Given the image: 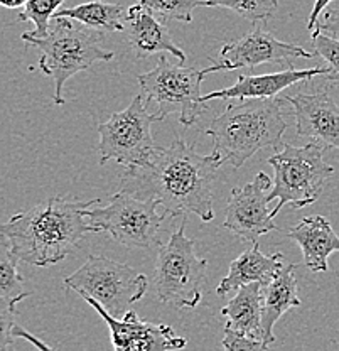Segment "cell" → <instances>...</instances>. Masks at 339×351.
Here are the masks:
<instances>
[{"label": "cell", "instance_id": "cell-29", "mask_svg": "<svg viewBox=\"0 0 339 351\" xmlns=\"http://www.w3.org/2000/svg\"><path fill=\"white\" fill-rule=\"evenodd\" d=\"M324 32L333 38H339V3L338 5H329L323 12V16L317 21L314 32Z\"/></svg>", "mask_w": 339, "mask_h": 351}, {"label": "cell", "instance_id": "cell-10", "mask_svg": "<svg viewBox=\"0 0 339 351\" xmlns=\"http://www.w3.org/2000/svg\"><path fill=\"white\" fill-rule=\"evenodd\" d=\"M160 204L142 199L120 189L107 204L98 203L88 210V221L95 232H107L116 243L127 248H151L159 239L160 225L167 217L159 213Z\"/></svg>", "mask_w": 339, "mask_h": 351}, {"label": "cell", "instance_id": "cell-27", "mask_svg": "<svg viewBox=\"0 0 339 351\" xmlns=\"http://www.w3.org/2000/svg\"><path fill=\"white\" fill-rule=\"evenodd\" d=\"M21 301H24V299L0 298V341H2V350H7L16 341L12 336V331L14 326H16V306Z\"/></svg>", "mask_w": 339, "mask_h": 351}, {"label": "cell", "instance_id": "cell-4", "mask_svg": "<svg viewBox=\"0 0 339 351\" xmlns=\"http://www.w3.org/2000/svg\"><path fill=\"white\" fill-rule=\"evenodd\" d=\"M21 39L41 53L39 69L54 80L56 90L53 101L58 107L66 104L64 85L71 76L79 71H88L95 63L112 61L115 58L113 51L101 47L103 32L75 24L66 17H54L46 38H36L31 32H24Z\"/></svg>", "mask_w": 339, "mask_h": 351}, {"label": "cell", "instance_id": "cell-22", "mask_svg": "<svg viewBox=\"0 0 339 351\" xmlns=\"http://www.w3.org/2000/svg\"><path fill=\"white\" fill-rule=\"evenodd\" d=\"M24 284V277L17 269V258L10 250L9 241L2 237V243H0V298H29L31 291H27Z\"/></svg>", "mask_w": 339, "mask_h": 351}, {"label": "cell", "instance_id": "cell-26", "mask_svg": "<svg viewBox=\"0 0 339 351\" xmlns=\"http://www.w3.org/2000/svg\"><path fill=\"white\" fill-rule=\"evenodd\" d=\"M312 51L326 63L327 73L323 76L324 83L339 88V38L324 32H312Z\"/></svg>", "mask_w": 339, "mask_h": 351}, {"label": "cell", "instance_id": "cell-5", "mask_svg": "<svg viewBox=\"0 0 339 351\" xmlns=\"http://www.w3.org/2000/svg\"><path fill=\"white\" fill-rule=\"evenodd\" d=\"M324 151L326 149L316 142L305 145L284 144L282 151L268 157L273 169L268 201H279L272 210L273 218L286 204L301 210L319 199L327 179L334 176V167L324 162Z\"/></svg>", "mask_w": 339, "mask_h": 351}, {"label": "cell", "instance_id": "cell-8", "mask_svg": "<svg viewBox=\"0 0 339 351\" xmlns=\"http://www.w3.org/2000/svg\"><path fill=\"white\" fill-rule=\"evenodd\" d=\"M186 221L159 247L154 284L158 298L164 304L177 309H194L203 299L208 261L196 255V241L184 233Z\"/></svg>", "mask_w": 339, "mask_h": 351}, {"label": "cell", "instance_id": "cell-2", "mask_svg": "<svg viewBox=\"0 0 339 351\" xmlns=\"http://www.w3.org/2000/svg\"><path fill=\"white\" fill-rule=\"evenodd\" d=\"M100 199L79 201L54 196L46 203L14 215L0 226L17 262L53 267L68 257L88 233H97L88 221V210Z\"/></svg>", "mask_w": 339, "mask_h": 351}, {"label": "cell", "instance_id": "cell-20", "mask_svg": "<svg viewBox=\"0 0 339 351\" xmlns=\"http://www.w3.org/2000/svg\"><path fill=\"white\" fill-rule=\"evenodd\" d=\"M221 314L228 319L226 328H231L242 335L264 339L262 316H264V285L249 284L236 291L235 298L228 301Z\"/></svg>", "mask_w": 339, "mask_h": 351}, {"label": "cell", "instance_id": "cell-19", "mask_svg": "<svg viewBox=\"0 0 339 351\" xmlns=\"http://www.w3.org/2000/svg\"><path fill=\"white\" fill-rule=\"evenodd\" d=\"M299 306H301V299H299L297 279H295V265L289 263V265H284L264 287L262 329H264V341L267 345H273L277 341L275 332H273L277 321Z\"/></svg>", "mask_w": 339, "mask_h": 351}, {"label": "cell", "instance_id": "cell-7", "mask_svg": "<svg viewBox=\"0 0 339 351\" xmlns=\"http://www.w3.org/2000/svg\"><path fill=\"white\" fill-rule=\"evenodd\" d=\"M68 289L83 299H93L108 314L123 317L149 289V279L127 263L103 255H90L75 274L64 279Z\"/></svg>", "mask_w": 339, "mask_h": 351}, {"label": "cell", "instance_id": "cell-16", "mask_svg": "<svg viewBox=\"0 0 339 351\" xmlns=\"http://www.w3.org/2000/svg\"><path fill=\"white\" fill-rule=\"evenodd\" d=\"M125 32L130 49L137 60H147L154 54L169 53L176 56L181 64L186 61L184 51L171 38L166 25L140 3L129 7Z\"/></svg>", "mask_w": 339, "mask_h": 351}, {"label": "cell", "instance_id": "cell-24", "mask_svg": "<svg viewBox=\"0 0 339 351\" xmlns=\"http://www.w3.org/2000/svg\"><path fill=\"white\" fill-rule=\"evenodd\" d=\"M144 9L154 14L160 21H192V12L204 5V0H137Z\"/></svg>", "mask_w": 339, "mask_h": 351}, {"label": "cell", "instance_id": "cell-18", "mask_svg": "<svg viewBox=\"0 0 339 351\" xmlns=\"http://www.w3.org/2000/svg\"><path fill=\"white\" fill-rule=\"evenodd\" d=\"M282 267V254L277 252V254L265 255L258 247V243L251 245V248L243 252L240 257H236L229 263L228 274L218 284L216 294L223 298L229 292L238 291L243 285L253 282L262 284L265 287Z\"/></svg>", "mask_w": 339, "mask_h": 351}, {"label": "cell", "instance_id": "cell-3", "mask_svg": "<svg viewBox=\"0 0 339 351\" xmlns=\"http://www.w3.org/2000/svg\"><path fill=\"white\" fill-rule=\"evenodd\" d=\"M287 127L282 98H250L229 104L211 120L206 135L213 138V154L221 164L240 169L262 149L280 147Z\"/></svg>", "mask_w": 339, "mask_h": 351}, {"label": "cell", "instance_id": "cell-11", "mask_svg": "<svg viewBox=\"0 0 339 351\" xmlns=\"http://www.w3.org/2000/svg\"><path fill=\"white\" fill-rule=\"evenodd\" d=\"M273 179L258 173L255 179L242 188H233L228 197L223 228L235 233L247 243H258V239L277 230L272 211L268 210V189Z\"/></svg>", "mask_w": 339, "mask_h": 351}, {"label": "cell", "instance_id": "cell-15", "mask_svg": "<svg viewBox=\"0 0 339 351\" xmlns=\"http://www.w3.org/2000/svg\"><path fill=\"white\" fill-rule=\"evenodd\" d=\"M327 68H307L297 69L292 66H287V69L279 73H268V75H240L231 86L225 88L220 91H211V93L203 95L204 101L210 100H231V98H240V100H250V98H273L289 86L297 85V83L311 82L316 76H324Z\"/></svg>", "mask_w": 339, "mask_h": 351}, {"label": "cell", "instance_id": "cell-31", "mask_svg": "<svg viewBox=\"0 0 339 351\" xmlns=\"http://www.w3.org/2000/svg\"><path fill=\"white\" fill-rule=\"evenodd\" d=\"M334 0H314V5H312V10H311V16H309V21H307V29L311 32H314L316 25H317V21H319V17L323 16L324 10L327 9V7L333 3Z\"/></svg>", "mask_w": 339, "mask_h": 351}, {"label": "cell", "instance_id": "cell-32", "mask_svg": "<svg viewBox=\"0 0 339 351\" xmlns=\"http://www.w3.org/2000/svg\"><path fill=\"white\" fill-rule=\"evenodd\" d=\"M27 2L29 0H0V3H2L3 7H7V9H21V7H24Z\"/></svg>", "mask_w": 339, "mask_h": 351}, {"label": "cell", "instance_id": "cell-25", "mask_svg": "<svg viewBox=\"0 0 339 351\" xmlns=\"http://www.w3.org/2000/svg\"><path fill=\"white\" fill-rule=\"evenodd\" d=\"M63 3L64 0H29L23 12L17 16V21H31L36 27L31 34L36 38H46L49 34L51 19Z\"/></svg>", "mask_w": 339, "mask_h": 351}, {"label": "cell", "instance_id": "cell-13", "mask_svg": "<svg viewBox=\"0 0 339 351\" xmlns=\"http://www.w3.org/2000/svg\"><path fill=\"white\" fill-rule=\"evenodd\" d=\"M85 301L107 323L113 351H177L188 346V339L176 335L167 324L140 319L136 311H127L123 317H115L93 299Z\"/></svg>", "mask_w": 339, "mask_h": 351}, {"label": "cell", "instance_id": "cell-30", "mask_svg": "<svg viewBox=\"0 0 339 351\" xmlns=\"http://www.w3.org/2000/svg\"><path fill=\"white\" fill-rule=\"evenodd\" d=\"M12 336H14V339L19 338V339H24V341L31 343V345L34 346V348H38L39 351H56V350L53 348V346H49V345H47V343L42 341L41 338H38V336H36V335H32L31 331H27V329L21 328L19 324H16V326H14Z\"/></svg>", "mask_w": 339, "mask_h": 351}, {"label": "cell", "instance_id": "cell-1", "mask_svg": "<svg viewBox=\"0 0 339 351\" xmlns=\"http://www.w3.org/2000/svg\"><path fill=\"white\" fill-rule=\"evenodd\" d=\"M221 166L216 154L203 156L176 137L167 147H155L142 167L125 171L120 189L158 201L171 217L196 215L208 223L214 217L213 184Z\"/></svg>", "mask_w": 339, "mask_h": 351}, {"label": "cell", "instance_id": "cell-23", "mask_svg": "<svg viewBox=\"0 0 339 351\" xmlns=\"http://www.w3.org/2000/svg\"><path fill=\"white\" fill-rule=\"evenodd\" d=\"M206 7H225L238 16L245 17L253 24L268 21L275 16L279 9L277 0H204Z\"/></svg>", "mask_w": 339, "mask_h": 351}, {"label": "cell", "instance_id": "cell-28", "mask_svg": "<svg viewBox=\"0 0 339 351\" xmlns=\"http://www.w3.org/2000/svg\"><path fill=\"white\" fill-rule=\"evenodd\" d=\"M223 351H268L267 343L260 338L242 335L231 328H225L223 341H221Z\"/></svg>", "mask_w": 339, "mask_h": 351}, {"label": "cell", "instance_id": "cell-12", "mask_svg": "<svg viewBox=\"0 0 339 351\" xmlns=\"http://www.w3.org/2000/svg\"><path fill=\"white\" fill-rule=\"evenodd\" d=\"M314 56V51H307L297 44L284 43L262 27H255L243 38L225 44L221 47L220 58L210 68L204 69L208 75H211V73L233 71L240 68H257L267 63H286L290 66V61L295 58L311 60Z\"/></svg>", "mask_w": 339, "mask_h": 351}, {"label": "cell", "instance_id": "cell-14", "mask_svg": "<svg viewBox=\"0 0 339 351\" xmlns=\"http://www.w3.org/2000/svg\"><path fill=\"white\" fill-rule=\"evenodd\" d=\"M284 100L292 105L299 137L339 151V105L327 91H297Z\"/></svg>", "mask_w": 339, "mask_h": 351}, {"label": "cell", "instance_id": "cell-21", "mask_svg": "<svg viewBox=\"0 0 339 351\" xmlns=\"http://www.w3.org/2000/svg\"><path fill=\"white\" fill-rule=\"evenodd\" d=\"M127 14H129V9L120 3L91 0L71 9L58 10L54 17H66L100 32H120L125 31Z\"/></svg>", "mask_w": 339, "mask_h": 351}, {"label": "cell", "instance_id": "cell-17", "mask_svg": "<svg viewBox=\"0 0 339 351\" xmlns=\"http://www.w3.org/2000/svg\"><path fill=\"white\" fill-rule=\"evenodd\" d=\"M287 237L301 247L304 265L314 274L329 270L327 261L334 252H339V237L333 230L329 219L321 215L302 218L290 228Z\"/></svg>", "mask_w": 339, "mask_h": 351}, {"label": "cell", "instance_id": "cell-6", "mask_svg": "<svg viewBox=\"0 0 339 351\" xmlns=\"http://www.w3.org/2000/svg\"><path fill=\"white\" fill-rule=\"evenodd\" d=\"M206 75V69L173 64L166 54H160L155 68L138 75L137 82L144 100L158 107L154 113L158 122L177 113L181 125L191 127L208 112L201 93V83Z\"/></svg>", "mask_w": 339, "mask_h": 351}, {"label": "cell", "instance_id": "cell-9", "mask_svg": "<svg viewBox=\"0 0 339 351\" xmlns=\"http://www.w3.org/2000/svg\"><path fill=\"white\" fill-rule=\"evenodd\" d=\"M154 122L158 119L147 112L144 95H136L129 107L113 113L97 127L100 164L115 160L125 166V171L144 166L158 147L152 137Z\"/></svg>", "mask_w": 339, "mask_h": 351}]
</instances>
